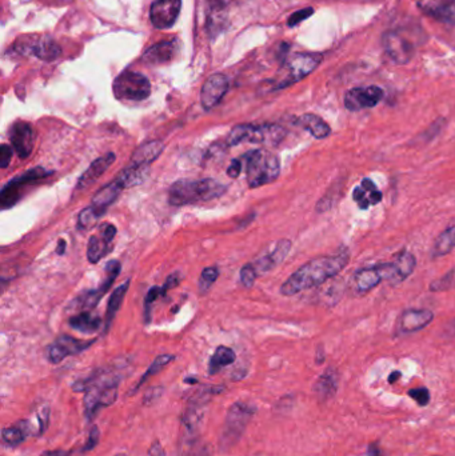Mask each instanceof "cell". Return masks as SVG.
Wrapping results in <instances>:
<instances>
[{"label":"cell","instance_id":"obj_14","mask_svg":"<svg viewBox=\"0 0 455 456\" xmlns=\"http://www.w3.org/2000/svg\"><path fill=\"white\" fill-rule=\"evenodd\" d=\"M383 90L378 86L367 87H355L347 91L345 95V107L348 111H357L373 109L383 99Z\"/></svg>","mask_w":455,"mask_h":456},{"label":"cell","instance_id":"obj_3","mask_svg":"<svg viewBox=\"0 0 455 456\" xmlns=\"http://www.w3.org/2000/svg\"><path fill=\"white\" fill-rule=\"evenodd\" d=\"M227 191V186L215 179H180L169 191V203L175 207L214 201Z\"/></svg>","mask_w":455,"mask_h":456},{"label":"cell","instance_id":"obj_45","mask_svg":"<svg viewBox=\"0 0 455 456\" xmlns=\"http://www.w3.org/2000/svg\"><path fill=\"white\" fill-rule=\"evenodd\" d=\"M159 295H162V288L160 287H153L150 291H148V294H147V297H146V299H144V308H146V317H147V322H148V313H150V307H151V304L157 300V297Z\"/></svg>","mask_w":455,"mask_h":456},{"label":"cell","instance_id":"obj_55","mask_svg":"<svg viewBox=\"0 0 455 456\" xmlns=\"http://www.w3.org/2000/svg\"><path fill=\"white\" fill-rule=\"evenodd\" d=\"M402 378V374L399 372V371H392V374H390V377H389V383L390 384H394V383H396L399 379Z\"/></svg>","mask_w":455,"mask_h":456},{"label":"cell","instance_id":"obj_9","mask_svg":"<svg viewBox=\"0 0 455 456\" xmlns=\"http://www.w3.org/2000/svg\"><path fill=\"white\" fill-rule=\"evenodd\" d=\"M394 267L392 262L358 269L350 279V288L355 295H363L374 290L383 279L392 283Z\"/></svg>","mask_w":455,"mask_h":456},{"label":"cell","instance_id":"obj_21","mask_svg":"<svg viewBox=\"0 0 455 456\" xmlns=\"http://www.w3.org/2000/svg\"><path fill=\"white\" fill-rule=\"evenodd\" d=\"M419 10L443 23H455V0H419Z\"/></svg>","mask_w":455,"mask_h":456},{"label":"cell","instance_id":"obj_24","mask_svg":"<svg viewBox=\"0 0 455 456\" xmlns=\"http://www.w3.org/2000/svg\"><path fill=\"white\" fill-rule=\"evenodd\" d=\"M392 267H394V275H392V285L395 284H401L408 279V276L414 272V269L417 267V258L414 253L403 250L399 252L394 260L392 262Z\"/></svg>","mask_w":455,"mask_h":456},{"label":"cell","instance_id":"obj_18","mask_svg":"<svg viewBox=\"0 0 455 456\" xmlns=\"http://www.w3.org/2000/svg\"><path fill=\"white\" fill-rule=\"evenodd\" d=\"M10 141L16 154L22 159H27L35 146V131L30 123L17 120L10 128Z\"/></svg>","mask_w":455,"mask_h":456},{"label":"cell","instance_id":"obj_49","mask_svg":"<svg viewBox=\"0 0 455 456\" xmlns=\"http://www.w3.org/2000/svg\"><path fill=\"white\" fill-rule=\"evenodd\" d=\"M115 235H116V227L114 226V224H103L102 227H100V236L106 240V242H109V243H111L112 240H114V237H115Z\"/></svg>","mask_w":455,"mask_h":456},{"label":"cell","instance_id":"obj_20","mask_svg":"<svg viewBox=\"0 0 455 456\" xmlns=\"http://www.w3.org/2000/svg\"><path fill=\"white\" fill-rule=\"evenodd\" d=\"M434 320V314L426 308H411L403 311L399 323L398 330L401 333H414L418 331L424 330L431 322Z\"/></svg>","mask_w":455,"mask_h":456},{"label":"cell","instance_id":"obj_47","mask_svg":"<svg viewBox=\"0 0 455 456\" xmlns=\"http://www.w3.org/2000/svg\"><path fill=\"white\" fill-rule=\"evenodd\" d=\"M13 157V150L8 144H1L0 147V166L1 168H7Z\"/></svg>","mask_w":455,"mask_h":456},{"label":"cell","instance_id":"obj_31","mask_svg":"<svg viewBox=\"0 0 455 456\" xmlns=\"http://www.w3.org/2000/svg\"><path fill=\"white\" fill-rule=\"evenodd\" d=\"M455 249V219L440 233L434 242L431 256L434 259L449 255Z\"/></svg>","mask_w":455,"mask_h":456},{"label":"cell","instance_id":"obj_56","mask_svg":"<svg viewBox=\"0 0 455 456\" xmlns=\"http://www.w3.org/2000/svg\"><path fill=\"white\" fill-rule=\"evenodd\" d=\"M64 249H65V242L62 239V240H59V244H58V253L63 255L64 251H65Z\"/></svg>","mask_w":455,"mask_h":456},{"label":"cell","instance_id":"obj_6","mask_svg":"<svg viewBox=\"0 0 455 456\" xmlns=\"http://www.w3.org/2000/svg\"><path fill=\"white\" fill-rule=\"evenodd\" d=\"M287 131L279 125H239L229 134L226 144L229 147L238 146L242 142L259 143L268 146H278L286 138Z\"/></svg>","mask_w":455,"mask_h":456},{"label":"cell","instance_id":"obj_11","mask_svg":"<svg viewBox=\"0 0 455 456\" xmlns=\"http://www.w3.org/2000/svg\"><path fill=\"white\" fill-rule=\"evenodd\" d=\"M382 45L386 54L396 64L408 63L415 54L414 42L403 32H386L382 38Z\"/></svg>","mask_w":455,"mask_h":456},{"label":"cell","instance_id":"obj_4","mask_svg":"<svg viewBox=\"0 0 455 456\" xmlns=\"http://www.w3.org/2000/svg\"><path fill=\"white\" fill-rule=\"evenodd\" d=\"M247 183L252 189L274 183L281 175V160L266 150H252L243 155Z\"/></svg>","mask_w":455,"mask_h":456},{"label":"cell","instance_id":"obj_40","mask_svg":"<svg viewBox=\"0 0 455 456\" xmlns=\"http://www.w3.org/2000/svg\"><path fill=\"white\" fill-rule=\"evenodd\" d=\"M219 276V271L217 267H207L204 268L201 274V278H199V292L201 294H206L211 285L217 282Z\"/></svg>","mask_w":455,"mask_h":456},{"label":"cell","instance_id":"obj_35","mask_svg":"<svg viewBox=\"0 0 455 456\" xmlns=\"http://www.w3.org/2000/svg\"><path fill=\"white\" fill-rule=\"evenodd\" d=\"M130 287V281H126L125 283L121 284L118 288L114 290V292L111 294L110 299H109V304H107V320H106V331H109L111 322L114 319L115 314L118 313V310L122 306V301L126 297L127 290Z\"/></svg>","mask_w":455,"mask_h":456},{"label":"cell","instance_id":"obj_39","mask_svg":"<svg viewBox=\"0 0 455 456\" xmlns=\"http://www.w3.org/2000/svg\"><path fill=\"white\" fill-rule=\"evenodd\" d=\"M455 287V267L452 268L447 274L435 279L433 283L430 284V291L433 292H442V291H449Z\"/></svg>","mask_w":455,"mask_h":456},{"label":"cell","instance_id":"obj_54","mask_svg":"<svg viewBox=\"0 0 455 456\" xmlns=\"http://www.w3.org/2000/svg\"><path fill=\"white\" fill-rule=\"evenodd\" d=\"M40 456H70L68 451L64 450H54V451H45Z\"/></svg>","mask_w":455,"mask_h":456},{"label":"cell","instance_id":"obj_46","mask_svg":"<svg viewBox=\"0 0 455 456\" xmlns=\"http://www.w3.org/2000/svg\"><path fill=\"white\" fill-rule=\"evenodd\" d=\"M313 15V8H304V10H299L297 13H294L293 15L290 16L288 19V26H297L300 22H303L304 19H307L309 16Z\"/></svg>","mask_w":455,"mask_h":456},{"label":"cell","instance_id":"obj_51","mask_svg":"<svg viewBox=\"0 0 455 456\" xmlns=\"http://www.w3.org/2000/svg\"><path fill=\"white\" fill-rule=\"evenodd\" d=\"M240 173H242V163H240V160L234 159V160L231 162L230 167L227 168V175H229L230 178L236 179V178H238V176L240 175Z\"/></svg>","mask_w":455,"mask_h":456},{"label":"cell","instance_id":"obj_34","mask_svg":"<svg viewBox=\"0 0 455 456\" xmlns=\"http://www.w3.org/2000/svg\"><path fill=\"white\" fill-rule=\"evenodd\" d=\"M236 355L234 349H231L230 347L219 346L214 355L210 358L208 362V374L214 375L218 374L223 367H227L230 364L236 362Z\"/></svg>","mask_w":455,"mask_h":456},{"label":"cell","instance_id":"obj_19","mask_svg":"<svg viewBox=\"0 0 455 456\" xmlns=\"http://www.w3.org/2000/svg\"><path fill=\"white\" fill-rule=\"evenodd\" d=\"M229 90V79L222 74H214L204 81L201 102L206 111L217 107Z\"/></svg>","mask_w":455,"mask_h":456},{"label":"cell","instance_id":"obj_30","mask_svg":"<svg viewBox=\"0 0 455 456\" xmlns=\"http://www.w3.org/2000/svg\"><path fill=\"white\" fill-rule=\"evenodd\" d=\"M29 435H31V428L27 419L1 430V441L8 447H17Z\"/></svg>","mask_w":455,"mask_h":456},{"label":"cell","instance_id":"obj_17","mask_svg":"<svg viewBox=\"0 0 455 456\" xmlns=\"http://www.w3.org/2000/svg\"><path fill=\"white\" fill-rule=\"evenodd\" d=\"M16 49L19 54L33 55L38 59L45 61V62H52V61L58 59L62 54V49L59 47V45L48 36L33 39L31 42H23L20 45H17Z\"/></svg>","mask_w":455,"mask_h":456},{"label":"cell","instance_id":"obj_50","mask_svg":"<svg viewBox=\"0 0 455 456\" xmlns=\"http://www.w3.org/2000/svg\"><path fill=\"white\" fill-rule=\"evenodd\" d=\"M179 281H180V278H179V274H173V275H170L169 278H167V281H166V283H164V285L162 287V295H164L170 288H173V287H176L178 284H179Z\"/></svg>","mask_w":455,"mask_h":456},{"label":"cell","instance_id":"obj_28","mask_svg":"<svg viewBox=\"0 0 455 456\" xmlns=\"http://www.w3.org/2000/svg\"><path fill=\"white\" fill-rule=\"evenodd\" d=\"M178 52L175 42H163L148 48L143 54V62L147 64H163L173 61Z\"/></svg>","mask_w":455,"mask_h":456},{"label":"cell","instance_id":"obj_13","mask_svg":"<svg viewBox=\"0 0 455 456\" xmlns=\"http://www.w3.org/2000/svg\"><path fill=\"white\" fill-rule=\"evenodd\" d=\"M122 269V265L118 260H110L106 266V274H107V279L103 282V284L98 288V290H91V291H86L84 294H82L79 298L72 301V307L77 310H82V311H87L91 310L98 306V303L103 298V295L109 291L111 284L114 283V281L118 278V275L121 274Z\"/></svg>","mask_w":455,"mask_h":456},{"label":"cell","instance_id":"obj_22","mask_svg":"<svg viewBox=\"0 0 455 456\" xmlns=\"http://www.w3.org/2000/svg\"><path fill=\"white\" fill-rule=\"evenodd\" d=\"M382 198L383 196L380 189H378L377 184L370 178L362 179L361 183L353 189V201L362 211L379 205Z\"/></svg>","mask_w":455,"mask_h":456},{"label":"cell","instance_id":"obj_59","mask_svg":"<svg viewBox=\"0 0 455 456\" xmlns=\"http://www.w3.org/2000/svg\"><path fill=\"white\" fill-rule=\"evenodd\" d=\"M115 456H127L126 454H118V455Z\"/></svg>","mask_w":455,"mask_h":456},{"label":"cell","instance_id":"obj_44","mask_svg":"<svg viewBox=\"0 0 455 456\" xmlns=\"http://www.w3.org/2000/svg\"><path fill=\"white\" fill-rule=\"evenodd\" d=\"M99 439H100V431L98 428V425H93L90 432H88V439L86 441L84 447H83V453H88L93 451L95 447L99 444Z\"/></svg>","mask_w":455,"mask_h":456},{"label":"cell","instance_id":"obj_8","mask_svg":"<svg viewBox=\"0 0 455 456\" xmlns=\"http://www.w3.org/2000/svg\"><path fill=\"white\" fill-rule=\"evenodd\" d=\"M114 94L119 100L141 102L151 94V83L143 74L126 71L115 79Z\"/></svg>","mask_w":455,"mask_h":456},{"label":"cell","instance_id":"obj_58","mask_svg":"<svg viewBox=\"0 0 455 456\" xmlns=\"http://www.w3.org/2000/svg\"><path fill=\"white\" fill-rule=\"evenodd\" d=\"M196 456H207V454H206V450H202V451H199V454Z\"/></svg>","mask_w":455,"mask_h":456},{"label":"cell","instance_id":"obj_15","mask_svg":"<svg viewBox=\"0 0 455 456\" xmlns=\"http://www.w3.org/2000/svg\"><path fill=\"white\" fill-rule=\"evenodd\" d=\"M180 8L182 0H155L150 10L151 23L159 30L170 29L180 14Z\"/></svg>","mask_w":455,"mask_h":456},{"label":"cell","instance_id":"obj_10","mask_svg":"<svg viewBox=\"0 0 455 456\" xmlns=\"http://www.w3.org/2000/svg\"><path fill=\"white\" fill-rule=\"evenodd\" d=\"M52 171L46 170L43 167H35L29 171H26L19 176L10 180L7 184L0 191V205L3 208H10L15 205L19 199L22 198V189L27 187L29 184L36 183L47 176H51Z\"/></svg>","mask_w":455,"mask_h":456},{"label":"cell","instance_id":"obj_38","mask_svg":"<svg viewBox=\"0 0 455 456\" xmlns=\"http://www.w3.org/2000/svg\"><path fill=\"white\" fill-rule=\"evenodd\" d=\"M49 407L47 404H43L40 406L39 409H35L33 412V418L36 420V423H30L29 420V425H30V428H31L32 435L35 437H42L46 431H47L48 425H49Z\"/></svg>","mask_w":455,"mask_h":456},{"label":"cell","instance_id":"obj_41","mask_svg":"<svg viewBox=\"0 0 455 456\" xmlns=\"http://www.w3.org/2000/svg\"><path fill=\"white\" fill-rule=\"evenodd\" d=\"M103 214H100L98 210H95L93 205L84 208L80 214H79L78 218V227L79 228H87L90 226H93L96 223V221L102 217Z\"/></svg>","mask_w":455,"mask_h":456},{"label":"cell","instance_id":"obj_26","mask_svg":"<svg viewBox=\"0 0 455 456\" xmlns=\"http://www.w3.org/2000/svg\"><path fill=\"white\" fill-rule=\"evenodd\" d=\"M163 151H164V143L160 142V141L144 143L134 151L131 160H130V164L150 166L153 162H155L157 157L162 155Z\"/></svg>","mask_w":455,"mask_h":456},{"label":"cell","instance_id":"obj_23","mask_svg":"<svg viewBox=\"0 0 455 456\" xmlns=\"http://www.w3.org/2000/svg\"><path fill=\"white\" fill-rule=\"evenodd\" d=\"M115 154L109 152L103 157H98L91 163V166L83 173V175L79 178L78 186L77 189H82L86 187H90L93 183H95L103 173H106L111 167V164L115 162Z\"/></svg>","mask_w":455,"mask_h":456},{"label":"cell","instance_id":"obj_5","mask_svg":"<svg viewBox=\"0 0 455 456\" xmlns=\"http://www.w3.org/2000/svg\"><path fill=\"white\" fill-rule=\"evenodd\" d=\"M322 59L323 56L321 54H309V52L294 54L284 62L277 78L272 80V88L282 90L298 83L302 79L309 77L321 64Z\"/></svg>","mask_w":455,"mask_h":456},{"label":"cell","instance_id":"obj_60","mask_svg":"<svg viewBox=\"0 0 455 456\" xmlns=\"http://www.w3.org/2000/svg\"><path fill=\"white\" fill-rule=\"evenodd\" d=\"M435 456H438V455H435Z\"/></svg>","mask_w":455,"mask_h":456},{"label":"cell","instance_id":"obj_2","mask_svg":"<svg viewBox=\"0 0 455 456\" xmlns=\"http://www.w3.org/2000/svg\"><path fill=\"white\" fill-rule=\"evenodd\" d=\"M72 390L86 393L83 399L84 416L91 422L102 409L110 407L115 403L119 390V379L109 371H96L88 378L74 383Z\"/></svg>","mask_w":455,"mask_h":456},{"label":"cell","instance_id":"obj_33","mask_svg":"<svg viewBox=\"0 0 455 456\" xmlns=\"http://www.w3.org/2000/svg\"><path fill=\"white\" fill-rule=\"evenodd\" d=\"M70 327L82 333H94L100 329L102 319L96 315L90 314L87 311H83L78 315H74L70 320Z\"/></svg>","mask_w":455,"mask_h":456},{"label":"cell","instance_id":"obj_52","mask_svg":"<svg viewBox=\"0 0 455 456\" xmlns=\"http://www.w3.org/2000/svg\"><path fill=\"white\" fill-rule=\"evenodd\" d=\"M148 456H166V451H164V448H163V446H162L160 441H155L150 446Z\"/></svg>","mask_w":455,"mask_h":456},{"label":"cell","instance_id":"obj_7","mask_svg":"<svg viewBox=\"0 0 455 456\" xmlns=\"http://www.w3.org/2000/svg\"><path fill=\"white\" fill-rule=\"evenodd\" d=\"M255 407L250 406L245 402H236L226 415L223 432L220 435V450L227 451L229 448L234 447L240 438L243 437L247 425L255 414Z\"/></svg>","mask_w":455,"mask_h":456},{"label":"cell","instance_id":"obj_27","mask_svg":"<svg viewBox=\"0 0 455 456\" xmlns=\"http://www.w3.org/2000/svg\"><path fill=\"white\" fill-rule=\"evenodd\" d=\"M338 382H339L338 371L330 367L315 382L314 393L322 402H326L335 396V393L338 391Z\"/></svg>","mask_w":455,"mask_h":456},{"label":"cell","instance_id":"obj_48","mask_svg":"<svg viewBox=\"0 0 455 456\" xmlns=\"http://www.w3.org/2000/svg\"><path fill=\"white\" fill-rule=\"evenodd\" d=\"M162 393H163V388H160V387H154V388H151V390H148V391H147V393L144 395V399H143V403H144L146 406H150V404H153V403H155L157 399H159V398L162 396Z\"/></svg>","mask_w":455,"mask_h":456},{"label":"cell","instance_id":"obj_16","mask_svg":"<svg viewBox=\"0 0 455 456\" xmlns=\"http://www.w3.org/2000/svg\"><path fill=\"white\" fill-rule=\"evenodd\" d=\"M95 340H79L75 338H71L68 335H63L58 338L51 346L48 347L47 358L48 361L54 364L62 362L67 356L71 355H78L82 351L90 348L94 345Z\"/></svg>","mask_w":455,"mask_h":456},{"label":"cell","instance_id":"obj_42","mask_svg":"<svg viewBox=\"0 0 455 456\" xmlns=\"http://www.w3.org/2000/svg\"><path fill=\"white\" fill-rule=\"evenodd\" d=\"M408 396L417 402V404L419 407H426L430 403V391L426 387H418V388H412L408 393Z\"/></svg>","mask_w":455,"mask_h":456},{"label":"cell","instance_id":"obj_43","mask_svg":"<svg viewBox=\"0 0 455 456\" xmlns=\"http://www.w3.org/2000/svg\"><path fill=\"white\" fill-rule=\"evenodd\" d=\"M256 278H258V274H256L255 268L252 267V263L243 266L240 269V282L245 287H247V288L252 287Z\"/></svg>","mask_w":455,"mask_h":456},{"label":"cell","instance_id":"obj_36","mask_svg":"<svg viewBox=\"0 0 455 456\" xmlns=\"http://www.w3.org/2000/svg\"><path fill=\"white\" fill-rule=\"evenodd\" d=\"M173 359H175L173 355H169V354L159 355L157 359L151 363V365L147 368V371L143 374V377H141V380L137 383V386L132 388L131 395H134V393H137V391L141 388V386L146 383L147 379H150L151 377L157 375V372H160V371H162V370H163L169 363L173 362Z\"/></svg>","mask_w":455,"mask_h":456},{"label":"cell","instance_id":"obj_25","mask_svg":"<svg viewBox=\"0 0 455 456\" xmlns=\"http://www.w3.org/2000/svg\"><path fill=\"white\" fill-rule=\"evenodd\" d=\"M123 189H125V186L116 178L115 180H112L107 186L102 187L95 194L91 205L100 214H105L106 210L119 198V195L122 194Z\"/></svg>","mask_w":455,"mask_h":456},{"label":"cell","instance_id":"obj_37","mask_svg":"<svg viewBox=\"0 0 455 456\" xmlns=\"http://www.w3.org/2000/svg\"><path fill=\"white\" fill-rule=\"evenodd\" d=\"M110 243L106 242L102 236L93 235L88 239L87 258L91 263H98L109 251Z\"/></svg>","mask_w":455,"mask_h":456},{"label":"cell","instance_id":"obj_1","mask_svg":"<svg viewBox=\"0 0 455 456\" xmlns=\"http://www.w3.org/2000/svg\"><path fill=\"white\" fill-rule=\"evenodd\" d=\"M350 262V251L344 249L337 253L319 256L299 267L281 287L284 297H294L302 291L326 283L337 276Z\"/></svg>","mask_w":455,"mask_h":456},{"label":"cell","instance_id":"obj_53","mask_svg":"<svg viewBox=\"0 0 455 456\" xmlns=\"http://www.w3.org/2000/svg\"><path fill=\"white\" fill-rule=\"evenodd\" d=\"M366 456H385V455H383V451H382V448H380V446H379V443H378V441H374V443H370V444L367 446V454H366Z\"/></svg>","mask_w":455,"mask_h":456},{"label":"cell","instance_id":"obj_57","mask_svg":"<svg viewBox=\"0 0 455 456\" xmlns=\"http://www.w3.org/2000/svg\"><path fill=\"white\" fill-rule=\"evenodd\" d=\"M447 333L449 335H452V336H455V319L449 324V327H447Z\"/></svg>","mask_w":455,"mask_h":456},{"label":"cell","instance_id":"obj_32","mask_svg":"<svg viewBox=\"0 0 455 456\" xmlns=\"http://www.w3.org/2000/svg\"><path fill=\"white\" fill-rule=\"evenodd\" d=\"M150 175V166H132L128 164L126 168L119 173L118 179L125 186V189H131L141 184Z\"/></svg>","mask_w":455,"mask_h":456},{"label":"cell","instance_id":"obj_12","mask_svg":"<svg viewBox=\"0 0 455 456\" xmlns=\"http://www.w3.org/2000/svg\"><path fill=\"white\" fill-rule=\"evenodd\" d=\"M291 246L293 243L288 239H281L278 242L271 243L265 251L261 252L252 263L258 276L278 267L288 255Z\"/></svg>","mask_w":455,"mask_h":456},{"label":"cell","instance_id":"obj_29","mask_svg":"<svg viewBox=\"0 0 455 456\" xmlns=\"http://www.w3.org/2000/svg\"><path fill=\"white\" fill-rule=\"evenodd\" d=\"M295 125L309 131L315 139H326L331 134V127L315 113H304L295 119Z\"/></svg>","mask_w":455,"mask_h":456}]
</instances>
